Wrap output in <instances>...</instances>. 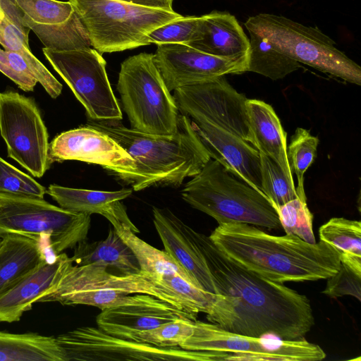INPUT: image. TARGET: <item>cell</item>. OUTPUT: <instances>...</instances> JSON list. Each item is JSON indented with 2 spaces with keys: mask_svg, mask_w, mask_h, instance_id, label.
I'll use <instances>...</instances> for the list:
<instances>
[{
  "mask_svg": "<svg viewBox=\"0 0 361 361\" xmlns=\"http://www.w3.org/2000/svg\"><path fill=\"white\" fill-rule=\"evenodd\" d=\"M191 233L216 288V298L206 314L209 322L247 336L305 338L314 324L310 301L305 295L240 266L209 236L192 228Z\"/></svg>",
  "mask_w": 361,
  "mask_h": 361,
  "instance_id": "1",
  "label": "cell"
},
{
  "mask_svg": "<svg viewBox=\"0 0 361 361\" xmlns=\"http://www.w3.org/2000/svg\"><path fill=\"white\" fill-rule=\"evenodd\" d=\"M209 237L233 261L274 282L326 279L341 264L338 252L324 241L312 244L293 234L273 235L248 224H219Z\"/></svg>",
  "mask_w": 361,
  "mask_h": 361,
  "instance_id": "2",
  "label": "cell"
},
{
  "mask_svg": "<svg viewBox=\"0 0 361 361\" xmlns=\"http://www.w3.org/2000/svg\"><path fill=\"white\" fill-rule=\"evenodd\" d=\"M85 125L108 135L134 159L136 171L131 185L135 191L155 185L178 187L211 159L190 120L181 114L177 130L170 136L141 133L120 121L89 119Z\"/></svg>",
  "mask_w": 361,
  "mask_h": 361,
  "instance_id": "3",
  "label": "cell"
},
{
  "mask_svg": "<svg viewBox=\"0 0 361 361\" xmlns=\"http://www.w3.org/2000/svg\"><path fill=\"white\" fill-rule=\"evenodd\" d=\"M183 200L219 224L245 223L281 229L278 212L264 193L210 159L181 190Z\"/></svg>",
  "mask_w": 361,
  "mask_h": 361,
  "instance_id": "4",
  "label": "cell"
},
{
  "mask_svg": "<svg viewBox=\"0 0 361 361\" xmlns=\"http://www.w3.org/2000/svg\"><path fill=\"white\" fill-rule=\"evenodd\" d=\"M83 25L91 46L111 53L149 45L154 29L183 16L121 0H68Z\"/></svg>",
  "mask_w": 361,
  "mask_h": 361,
  "instance_id": "5",
  "label": "cell"
},
{
  "mask_svg": "<svg viewBox=\"0 0 361 361\" xmlns=\"http://www.w3.org/2000/svg\"><path fill=\"white\" fill-rule=\"evenodd\" d=\"M116 88L132 129L156 135L176 133L180 113L154 54L140 53L126 59L121 65Z\"/></svg>",
  "mask_w": 361,
  "mask_h": 361,
  "instance_id": "6",
  "label": "cell"
},
{
  "mask_svg": "<svg viewBox=\"0 0 361 361\" xmlns=\"http://www.w3.org/2000/svg\"><path fill=\"white\" fill-rule=\"evenodd\" d=\"M90 215L55 206L44 198L0 193V236L18 233L59 255L87 239Z\"/></svg>",
  "mask_w": 361,
  "mask_h": 361,
  "instance_id": "7",
  "label": "cell"
},
{
  "mask_svg": "<svg viewBox=\"0 0 361 361\" xmlns=\"http://www.w3.org/2000/svg\"><path fill=\"white\" fill-rule=\"evenodd\" d=\"M245 26L249 32L266 38L279 51L298 62L361 85L360 66L337 49L334 41L317 27L270 13L250 17Z\"/></svg>",
  "mask_w": 361,
  "mask_h": 361,
  "instance_id": "8",
  "label": "cell"
},
{
  "mask_svg": "<svg viewBox=\"0 0 361 361\" xmlns=\"http://www.w3.org/2000/svg\"><path fill=\"white\" fill-rule=\"evenodd\" d=\"M64 361H223L228 353L161 348L111 336L99 327L83 326L55 337Z\"/></svg>",
  "mask_w": 361,
  "mask_h": 361,
  "instance_id": "9",
  "label": "cell"
},
{
  "mask_svg": "<svg viewBox=\"0 0 361 361\" xmlns=\"http://www.w3.org/2000/svg\"><path fill=\"white\" fill-rule=\"evenodd\" d=\"M180 347L188 350L229 353L227 360L318 361L326 353L317 344L305 338L283 340L278 337H252L228 331L211 322L196 320L194 331Z\"/></svg>",
  "mask_w": 361,
  "mask_h": 361,
  "instance_id": "10",
  "label": "cell"
},
{
  "mask_svg": "<svg viewBox=\"0 0 361 361\" xmlns=\"http://www.w3.org/2000/svg\"><path fill=\"white\" fill-rule=\"evenodd\" d=\"M42 51L84 106L89 119L123 118L106 71V61L99 52L91 47L64 51L44 47Z\"/></svg>",
  "mask_w": 361,
  "mask_h": 361,
  "instance_id": "11",
  "label": "cell"
},
{
  "mask_svg": "<svg viewBox=\"0 0 361 361\" xmlns=\"http://www.w3.org/2000/svg\"><path fill=\"white\" fill-rule=\"evenodd\" d=\"M0 134L8 157L41 178L52 161L49 134L35 101L13 91L0 92Z\"/></svg>",
  "mask_w": 361,
  "mask_h": 361,
  "instance_id": "12",
  "label": "cell"
},
{
  "mask_svg": "<svg viewBox=\"0 0 361 361\" xmlns=\"http://www.w3.org/2000/svg\"><path fill=\"white\" fill-rule=\"evenodd\" d=\"M224 76L173 90L179 113L190 120L219 126L255 147L247 114V98L233 87Z\"/></svg>",
  "mask_w": 361,
  "mask_h": 361,
  "instance_id": "13",
  "label": "cell"
},
{
  "mask_svg": "<svg viewBox=\"0 0 361 361\" xmlns=\"http://www.w3.org/2000/svg\"><path fill=\"white\" fill-rule=\"evenodd\" d=\"M112 290L127 294L143 293L154 296L172 305L191 312L190 308L176 293L154 276L144 271L114 275L107 267L97 264H74L67 255L59 280L37 302H49L62 295L85 290Z\"/></svg>",
  "mask_w": 361,
  "mask_h": 361,
  "instance_id": "14",
  "label": "cell"
},
{
  "mask_svg": "<svg viewBox=\"0 0 361 361\" xmlns=\"http://www.w3.org/2000/svg\"><path fill=\"white\" fill-rule=\"evenodd\" d=\"M49 156L52 163L75 160L100 165L127 184L135 178L132 157L108 135L87 125L56 136Z\"/></svg>",
  "mask_w": 361,
  "mask_h": 361,
  "instance_id": "15",
  "label": "cell"
},
{
  "mask_svg": "<svg viewBox=\"0 0 361 361\" xmlns=\"http://www.w3.org/2000/svg\"><path fill=\"white\" fill-rule=\"evenodd\" d=\"M247 60L216 56L183 44L159 45L154 54V63L171 92L219 76L247 72Z\"/></svg>",
  "mask_w": 361,
  "mask_h": 361,
  "instance_id": "16",
  "label": "cell"
},
{
  "mask_svg": "<svg viewBox=\"0 0 361 361\" xmlns=\"http://www.w3.org/2000/svg\"><path fill=\"white\" fill-rule=\"evenodd\" d=\"M197 315L154 296L139 293L133 303L102 310L96 322L98 327L107 334L132 341L135 334L164 323L178 319L195 322Z\"/></svg>",
  "mask_w": 361,
  "mask_h": 361,
  "instance_id": "17",
  "label": "cell"
},
{
  "mask_svg": "<svg viewBox=\"0 0 361 361\" xmlns=\"http://www.w3.org/2000/svg\"><path fill=\"white\" fill-rule=\"evenodd\" d=\"M210 157L234 176L262 190L259 151L240 137L210 123L190 120Z\"/></svg>",
  "mask_w": 361,
  "mask_h": 361,
  "instance_id": "18",
  "label": "cell"
},
{
  "mask_svg": "<svg viewBox=\"0 0 361 361\" xmlns=\"http://www.w3.org/2000/svg\"><path fill=\"white\" fill-rule=\"evenodd\" d=\"M153 222L167 252L204 290L216 294L205 260L191 233V228L168 209L153 207Z\"/></svg>",
  "mask_w": 361,
  "mask_h": 361,
  "instance_id": "19",
  "label": "cell"
},
{
  "mask_svg": "<svg viewBox=\"0 0 361 361\" xmlns=\"http://www.w3.org/2000/svg\"><path fill=\"white\" fill-rule=\"evenodd\" d=\"M66 256L62 252L52 259H44L32 271L0 293V322H18L39 298L54 287Z\"/></svg>",
  "mask_w": 361,
  "mask_h": 361,
  "instance_id": "20",
  "label": "cell"
},
{
  "mask_svg": "<svg viewBox=\"0 0 361 361\" xmlns=\"http://www.w3.org/2000/svg\"><path fill=\"white\" fill-rule=\"evenodd\" d=\"M29 31L15 0H0V44L4 49L20 54L37 82L51 98L56 99L62 92V84L31 51Z\"/></svg>",
  "mask_w": 361,
  "mask_h": 361,
  "instance_id": "21",
  "label": "cell"
},
{
  "mask_svg": "<svg viewBox=\"0 0 361 361\" xmlns=\"http://www.w3.org/2000/svg\"><path fill=\"white\" fill-rule=\"evenodd\" d=\"M200 17L197 36L186 45L219 57L248 58L250 39L234 16L213 11Z\"/></svg>",
  "mask_w": 361,
  "mask_h": 361,
  "instance_id": "22",
  "label": "cell"
},
{
  "mask_svg": "<svg viewBox=\"0 0 361 361\" xmlns=\"http://www.w3.org/2000/svg\"><path fill=\"white\" fill-rule=\"evenodd\" d=\"M246 109L255 148L273 159L294 183L287 157V135L273 107L263 101L247 99Z\"/></svg>",
  "mask_w": 361,
  "mask_h": 361,
  "instance_id": "23",
  "label": "cell"
},
{
  "mask_svg": "<svg viewBox=\"0 0 361 361\" xmlns=\"http://www.w3.org/2000/svg\"><path fill=\"white\" fill-rule=\"evenodd\" d=\"M0 293L7 290L52 256L38 242L27 236L10 233L0 236Z\"/></svg>",
  "mask_w": 361,
  "mask_h": 361,
  "instance_id": "24",
  "label": "cell"
},
{
  "mask_svg": "<svg viewBox=\"0 0 361 361\" xmlns=\"http://www.w3.org/2000/svg\"><path fill=\"white\" fill-rule=\"evenodd\" d=\"M133 190L123 188L116 191H100L51 184L47 189V193L65 209L120 219L127 212L121 200L129 197Z\"/></svg>",
  "mask_w": 361,
  "mask_h": 361,
  "instance_id": "25",
  "label": "cell"
},
{
  "mask_svg": "<svg viewBox=\"0 0 361 361\" xmlns=\"http://www.w3.org/2000/svg\"><path fill=\"white\" fill-rule=\"evenodd\" d=\"M71 261L78 265L97 264L114 267L122 274L141 271L139 263L130 248L110 228L107 237L102 240L79 242L74 247Z\"/></svg>",
  "mask_w": 361,
  "mask_h": 361,
  "instance_id": "26",
  "label": "cell"
},
{
  "mask_svg": "<svg viewBox=\"0 0 361 361\" xmlns=\"http://www.w3.org/2000/svg\"><path fill=\"white\" fill-rule=\"evenodd\" d=\"M116 233L135 255L142 271L154 276L177 274L197 288L200 286L167 252L160 250L138 238L130 228L112 216L106 217ZM202 289V288H201ZM203 290V289H202Z\"/></svg>",
  "mask_w": 361,
  "mask_h": 361,
  "instance_id": "27",
  "label": "cell"
},
{
  "mask_svg": "<svg viewBox=\"0 0 361 361\" xmlns=\"http://www.w3.org/2000/svg\"><path fill=\"white\" fill-rule=\"evenodd\" d=\"M0 361H64L54 336L0 331Z\"/></svg>",
  "mask_w": 361,
  "mask_h": 361,
  "instance_id": "28",
  "label": "cell"
},
{
  "mask_svg": "<svg viewBox=\"0 0 361 361\" xmlns=\"http://www.w3.org/2000/svg\"><path fill=\"white\" fill-rule=\"evenodd\" d=\"M319 239L331 245L340 261L361 274V222L334 217L319 229Z\"/></svg>",
  "mask_w": 361,
  "mask_h": 361,
  "instance_id": "29",
  "label": "cell"
},
{
  "mask_svg": "<svg viewBox=\"0 0 361 361\" xmlns=\"http://www.w3.org/2000/svg\"><path fill=\"white\" fill-rule=\"evenodd\" d=\"M250 33L247 71L276 80L300 68L299 62L279 51L266 38Z\"/></svg>",
  "mask_w": 361,
  "mask_h": 361,
  "instance_id": "30",
  "label": "cell"
},
{
  "mask_svg": "<svg viewBox=\"0 0 361 361\" xmlns=\"http://www.w3.org/2000/svg\"><path fill=\"white\" fill-rule=\"evenodd\" d=\"M23 20L25 25L37 35L46 48L64 51L92 47L87 32L75 11L68 21L59 25H39Z\"/></svg>",
  "mask_w": 361,
  "mask_h": 361,
  "instance_id": "31",
  "label": "cell"
},
{
  "mask_svg": "<svg viewBox=\"0 0 361 361\" xmlns=\"http://www.w3.org/2000/svg\"><path fill=\"white\" fill-rule=\"evenodd\" d=\"M319 139L303 128H297L287 146V157L292 173L296 175L298 197L306 201L304 175L317 157Z\"/></svg>",
  "mask_w": 361,
  "mask_h": 361,
  "instance_id": "32",
  "label": "cell"
},
{
  "mask_svg": "<svg viewBox=\"0 0 361 361\" xmlns=\"http://www.w3.org/2000/svg\"><path fill=\"white\" fill-rule=\"evenodd\" d=\"M259 152L262 191L277 210L283 204L298 197L295 183L287 178L281 167L273 159Z\"/></svg>",
  "mask_w": 361,
  "mask_h": 361,
  "instance_id": "33",
  "label": "cell"
},
{
  "mask_svg": "<svg viewBox=\"0 0 361 361\" xmlns=\"http://www.w3.org/2000/svg\"><path fill=\"white\" fill-rule=\"evenodd\" d=\"M23 18L36 25H54L68 21L74 13L70 1L58 0H15Z\"/></svg>",
  "mask_w": 361,
  "mask_h": 361,
  "instance_id": "34",
  "label": "cell"
},
{
  "mask_svg": "<svg viewBox=\"0 0 361 361\" xmlns=\"http://www.w3.org/2000/svg\"><path fill=\"white\" fill-rule=\"evenodd\" d=\"M194 321L178 319L135 334L132 341L161 348L179 346L194 331Z\"/></svg>",
  "mask_w": 361,
  "mask_h": 361,
  "instance_id": "35",
  "label": "cell"
},
{
  "mask_svg": "<svg viewBox=\"0 0 361 361\" xmlns=\"http://www.w3.org/2000/svg\"><path fill=\"white\" fill-rule=\"evenodd\" d=\"M282 228L286 234L295 235L309 243H315L312 229L313 215L307 202L293 199L277 209Z\"/></svg>",
  "mask_w": 361,
  "mask_h": 361,
  "instance_id": "36",
  "label": "cell"
},
{
  "mask_svg": "<svg viewBox=\"0 0 361 361\" xmlns=\"http://www.w3.org/2000/svg\"><path fill=\"white\" fill-rule=\"evenodd\" d=\"M139 293L128 294L112 290H85L67 293L56 298L53 302L63 305H86L101 310L135 302Z\"/></svg>",
  "mask_w": 361,
  "mask_h": 361,
  "instance_id": "37",
  "label": "cell"
},
{
  "mask_svg": "<svg viewBox=\"0 0 361 361\" xmlns=\"http://www.w3.org/2000/svg\"><path fill=\"white\" fill-rule=\"evenodd\" d=\"M200 20V16H182L152 30L148 34L147 40L150 44L157 46L165 44H188L195 39Z\"/></svg>",
  "mask_w": 361,
  "mask_h": 361,
  "instance_id": "38",
  "label": "cell"
},
{
  "mask_svg": "<svg viewBox=\"0 0 361 361\" xmlns=\"http://www.w3.org/2000/svg\"><path fill=\"white\" fill-rule=\"evenodd\" d=\"M0 193L44 198L47 189L0 157Z\"/></svg>",
  "mask_w": 361,
  "mask_h": 361,
  "instance_id": "39",
  "label": "cell"
},
{
  "mask_svg": "<svg viewBox=\"0 0 361 361\" xmlns=\"http://www.w3.org/2000/svg\"><path fill=\"white\" fill-rule=\"evenodd\" d=\"M159 277L166 286L198 313L207 314L216 298V294L196 287L177 274H164Z\"/></svg>",
  "mask_w": 361,
  "mask_h": 361,
  "instance_id": "40",
  "label": "cell"
},
{
  "mask_svg": "<svg viewBox=\"0 0 361 361\" xmlns=\"http://www.w3.org/2000/svg\"><path fill=\"white\" fill-rule=\"evenodd\" d=\"M0 71L25 92L32 91L37 82L25 59L15 51L0 49Z\"/></svg>",
  "mask_w": 361,
  "mask_h": 361,
  "instance_id": "41",
  "label": "cell"
},
{
  "mask_svg": "<svg viewBox=\"0 0 361 361\" xmlns=\"http://www.w3.org/2000/svg\"><path fill=\"white\" fill-rule=\"evenodd\" d=\"M326 279L322 293L333 298L350 295L361 300V274L348 266L341 262L338 271Z\"/></svg>",
  "mask_w": 361,
  "mask_h": 361,
  "instance_id": "42",
  "label": "cell"
},
{
  "mask_svg": "<svg viewBox=\"0 0 361 361\" xmlns=\"http://www.w3.org/2000/svg\"><path fill=\"white\" fill-rule=\"evenodd\" d=\"M126 2L131 3L137 6L164 10L166 11H173V0H121Z\"/></svg>",
  "mask_w": 361,
  "mask_h": 361,
  "instance_id": "43",
  "label": "cell"
},
{
  "mask_svg": "<svg viewBox=\"0 0 361 361\" xmlns=\"http://www.w3.org/2000/svg\"><path fill=\"white\" fill-rule=\"evenodd\" d=\"M1 243H2V240H1V238H0V247L1 246Z\"/></svg>",
  "mask_w": 361,
  "mask_h": 361,
  "instance_id": "44",
  "label": "cell"
}]
</instances>
